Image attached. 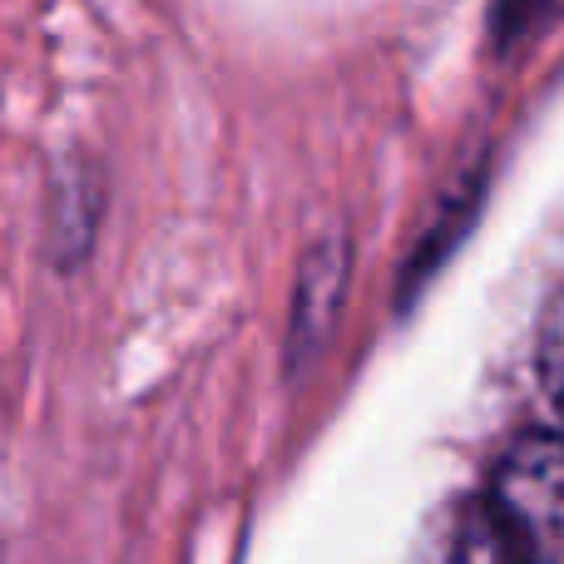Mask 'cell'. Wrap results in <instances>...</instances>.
I'll list each match as a JSON object with an SVG mask.
<instances>
[{"mask_svg":"<svg viewBox=\"0 0 564 564\" xmlns=\"http://www.w3.org/2000/svg\"><path fill=\"white\" fill-rule=\"evenodd\" d=\"M490 500L540 560L564 550V436H520L500 456Z\"/></svg>","mask_w":564,"mask_h":564,"instance_id":"6da1fadb","label":"cell"},{"mask_svg":"<svg viewBox=\"0 0 564 564\" xmlns=\"http://www.w3.org/2000/svg\"><path fill=\"white\" fill-rule=\"evenodd\" d=\"M446 564H540L535 545L496 510V500H470L451 525Z\"/></svg>","mask_w":564,"mask_h":564,"instance_id":"7a4b0ae2","label":"cell"},{"mask_svg":"<svg viewBox=\"0 0 564 564\" xmlns=\"http://www.w3.org/2000/svg\"><path fill=\"white\" fill-rule=\"evenodd\" d=\"M540 377H545L550 401H555L564 416V292L550 302L545 327H540Z\"/></svg>","mask_w":564,"mask_h":564,"instance_id":"3957f363","label":"cell"}]
</instances>
